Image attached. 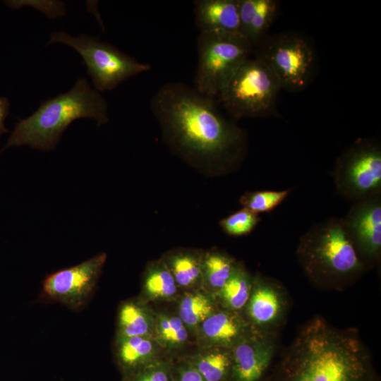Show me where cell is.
Segmentation results:
<instances>
[{
    "label": "cell",
    "instance_id": "obj_24",
    "mask_svg": "<svg viewBox=\"0 0 381 381\" xmlns=\"http://www.w3.org/2000/svg\"><path fill=\"white\" fill-rule=\"evenodd\" d=\"M252 283L253 277L242 263L237 262L225 284L214 296L219 306L243 313Z\"/></svg>",
    "mask_w": 381,
    "mask_h": 381
},
{
    "label": "cell",
    "instance_id": "obj_15",
    "mask_svg": "<svg viewBox=\"0 0 381 381\" xmlns=\"http://www.w3.org/2000/svg\"><path fill=\"white\" fill-rule=\"evenodd\" d=\"M114 355L122 377L131 375L164 356L152 337L115 336Z\"/></svg>",
    "mask_w": 381,
    "mask_h": 381
},
{
    "label": "cell",
    "instance_id": "obj_7",
    "mask_svg": "<svg viewBox=\"0 0 381 381\" xmlns=\"http://www.w3.org/2000/svg\"><path fill=\"white\" fill-rule=\"evenodd\" d=\"M53 43L68 45L80 54L95 87L99 91L113 90L124 80L151 68L149 64L140 63L112 44L92 36L74 37L64 32H54L47 45Z\"/></svg>",
    "mask_w": 381,
    "mask_h": 381
},
{
    "label": "cell",
    "instance_id": "obj_8",
    "mask_svg": "<svg viewBox=\"0 0 381 381\" xmlns=\"http://www.w3.org/2000/svg\"><path fill=\"white\" fill-rule=\"evenodd\" d=\"M337 193L354 202L381 193V148L360 139L338 157L332 172Z\"/></svg>",
    "mask_w": 381,
    "mask_h": 381
},
{
    "label": "cell",
    "instance_id": "obj_20",
    "mask_svg": "<svg viewBox=\"0 0 381 381\" xmlns=\"http://www.w3.org/2000/svg\"><path fill=\"white\" fill-rule=\"evenodd\" d=\"M240 32L253 44L265 33L277 11L272 0H238Z\"/></svg>",
    "mask_w": 381,
    "mask_h": 381
},
{
    "label": "cell",
    "instance_id": "obj_19",
    "mask_svg": "<svg viewBox=\"0 0 381 381\" xmlns=\"http://www.w3.org/2000/svg\"><path fill=\"white\" fill-rule=\"evenodd\" d=\"M187 361L207 381H231V349L219 346H198L189 354L179 356Z\"/></svg>",
    "mask_w": 381,
    "mask_h": 381
},
{
    "label": "cell",
    "instance_id": "obj_23",
    "mask_svg": "<svg viewBox=\"0 0 381 381\" xmlns=\"http://www.w3.org/2000/svg\"><path fill=\"white\" fill-rule=\"evenodd\" d=\"M176 301V313L193 337L198 326L220 308L214 296L203 289L183 291Z\"/></svg>",
    "mask_w": 381,
    "mask_h": 381
},
{
    "label": "cell",
    "instance_id": "obj_6",
    "mask_svg": "<svg viewBox=\"0 0 381 381\" xmlns=\"http://www.w3.org/2000/svg\"><path fill=\"white\" fill-rule=\"evenodd\" d=\"M194 88L216 98L228 80L250 57L253 44L241 33L200 32Z\"/></svg>",
    "mask_w": 381,
    "mask_h": 381
},
{
    "label": "cell",
    "instance_id": "obj_27",
    "mask_svg": "<svg viewBox=\"0 0 381 381\" xmlns=\"http://www.w3.org/2000/svg\"><path fill=\"white\" fill-rule=\"evenodd\" d=\"M260 221L258 214L243 208L222 219L219 225L226 234L241 236L250 233Z\"/></svg>",
    "mask_w": 381,
    "mask_h": 381
},
{
    "label": "cell",
    "instance_id": "obj_3",
    "mask_svg": "<svg viewBox=\"0 0 381 381\" xmlns=\"http://www.w3.org/2000/svg\"><path fill=\"white\" fill-rule=\"evenodd\" d=\"M81 118L94 119L98 126L109 121L106 99L84 78H80L67 92L43 101L32 115L20 119L0 152L21 145L52 150L68 126Z\"/></svg>",
    "mask_w": 381,
    "mask_h": 381
},
{
    "label": "cell",
    "instance_id": "obj_9",
    "mask_svg": "<svg viewBox=\"0 0 381 381\" xmlns=\"http://www.w3.org/2000/svg\"><path fill=\"white\" fill-rule=\"evenodd\" d=\"M106 260L107 254L101 253L49 274L42 282L40 299L61 304L71 310H81L93 295Z\"/></svg>",
    "mask_w": 381,
    "mask_h": 381
},
{
    "label": "cell",
    "instance_id": "obj_26",
    "mask_svg": "<svg viewBox=\"0 0 381 381\" xmlns=\"http://www.w3.org/2000/svg\"><path fill=\"white\" fill-rule=\"evenodd\" d=\"M291 190L248 191L241 195V205L255 214L269 212L279 205Z\"/></svg>",
    "mask_w": 381,
    "mask_h": 381
},
{
    "label": "cell",
    "instance_id": "obj_13",
    "mask_svg": "<svg viewBox=\"0 0 381 381\" xmlns=\"http://www.w3.org/2000/svg\"><path fill=\"white\" fill-rule=\"evenodd\" d=\"M287 301L282 288L260 274L253 277L248 302L243 314L258 329L275 332L285 316Z\"/></svg>",
    "mask_w": 381,
    "mask_h": 381
},
{
    "label": "cell",
    "instance_id": "obj_11",
    "mask_svg": "<svg viewBox=\"0 0 381 381\" xmlns=\"http://www.w3.org/2000/svg\"><path fill=\"white\" fill-rule=\"evenodd\" d=\"M342 222L363 262L377 261L381 251L380 195L354 202Z\"/></svg>",
    "mask_w": 381,
    "mask_h": 381
},
{
    "label": "cell",
    "instance_id": "obj_5",
    "mask_svg": "<svg viewBox=\"0 0 381 381\" xmlns=\"http://www.w3.org/2000/svg\"><path fill=\"white\" fill-rule=\"evenodd\" d=\"M280 83L260 56L250 57L215 98L234 118L262 117L272 113Z\"/></svg>",
    "mask_w": 381,
    "mask_h": 381
},
{
    "label": "cell",
    "instance_id": "obj_17",
    "mask_svg": "<svg viewBox=\"0 0 381 381\" xmlns=\"http://www.w3.org/2000/svg\"><path fill=\"white\" fill-rule=\"evenodd\" d=\"M202 250L190 248H177L163 255L162 259L180 292L202 289Z\"/></svg>",
    "mask_w": 381,
    "mask_h": 381
},
{
    "label": "cell",
    "instance_id": "obj_25",
    "mask_svg": "<svg viewBox=\"0 0 381 381\" xmlns=\"http://www.w3.org/2000/svg\"><path fill=\"white\" fill-rule=\"evenodd\" d=\"M237 262L235 258L220 250L212 248L203 251L202 289L215 296L231 276Z\"/></svg>",
    "mask_w": 381,
    "mask_h": 381
},
{
    "label": "cell",
    "instance_id": "obj_12",
    "mask_svg": "<svg viewBox=\"0 0 381 381\" xmlns=\"http://www.w3.org/2000/svg\"><path fill=\"white\" fill-rule=\"evenodd\" d=\"M275 347V332L253 328L230 349L231 381L262 380L270 368Z\"/></svg>",
    "mask_w": 381,
    "mask_h": 381
},
{
    "label": "cell",
    "instance_id": "obj_10",
    "mask_svg": "<svg viewBox=\"0 0 381 381\" xmlns=\"http://www.w3.org/2000/svg\"><path fill=\"white\" fill-rule=\"evenodd\" d=\"M257 56L274 73L282 88L299 90L308 84L313 68L314 54L303 37L282 35L268 41Z\"/></svg>",
    "mask_w": 381,
    "mask_h": 381
},
{
    "label": "cell",
    "instance_id": "obj_16",
    "mask_svg": "<svg viewBox=\"0 0 381 381\" xmlns=\"http://www.w3.org/2000/svg\"><path fill=\"white\" fill-rule=\"evenodd\" d=\"M194 13L200 32H240L238 0H197Z\"/></svg>",
    "mask_w": 381,
    "mask_h": 381
},
{
    "label": "cell",
    "instance_id": "obj_2",
    "mask_svg": "<svg viewBox=\"0 0 381 381\" xmlns=\"http://www.w3.org/2000/svg\"><path fill=\"white\" fill-rule=\"evenodd\" d=\"M267 381H380L373 358L351 329L315 317L296 335Z\"/></svg>",
    "mask_w": 381,
    "mask_h": 381
},
{
    "label": "cell",
    "instance_id": "obj_22",
    "mask_svg": "<svg viewBox=\"0 0 381 381\" xmlns=\"http://www.w3.org/2000/svg\"><path fill=\"white\" fill-rule=\"evenodd\" d=\"M181 292L162 258L150 262L144 271L140 297L149 302H170L177 300Z\"/></svg>",
    "mask_w": 381,
    "mask_h": 381
},
{
    "label": "cell",
    "instance_id": "obj_21",
    "mask_svg": "<svg viewBox=\"0 0 381 381\" xmlns=\"http://www.w3.org/2000/svg\"><path fill=\"white\" fill-rule=\"evenodd\" d=\"M152 338L166 356L174 358L194 337L176 313L159 311L155 312Z\"/></svg>",
    "mask_w": 381,
    "mask_h": 381
},
{
    "label": "cell",
    "instance_id": "obj_1",
    "mask_svg": "<svg viewBox=\"0 0 381 381\" xmlns=\"http://www.w3.org/2000/svg\"><path fill=\"white\" fill-rule=\"evenodd\" d=\"M215 98L194 87L172 82L160 87L151 99L164 140L190 161L226 169L243 155L246 133L219 111Z\"/></svg>",
    "mask_w": 381,
    "mask_h": 381
},
{
    "label": "cell",
    "instance_id": "obj_18",
    "mask_svg": "<svg viewBox=\"0 0 381 381\" xmlns=\"http://www.w3.org/2000/svg\"><path fill=\"white\" fill-rule=\"evenodd\" d=\"M155 312L140 297L122 301L117 310L116 336L152 337Z\"/></svg>",
    "mask_w": 381,
    "mask_h": 381
},
{
    "label": "cell",
    "instance_id": "obj_4",
    "mask_svg": "<svg viewBox=\"0 0 381 381\" xmlns=\"http://www.w3.org/2000/svg\"><path fill=\"white\" fill-rule=\"evenodd\" d=\"M296 254L309 279L321 287L339 288L366 267L343 224L342 218L315 224L299 239Z\"/></svg>",
    "mask_w": 381,
    "mask_h": 381
},
{
    "label": "cell",
    "instance_id": "obj_28",
    "mask_svg": "<svg viewBox=\"0 0 381 381\" xmlns=\"http://www.w3.org/2000/svg\"><path fill=\"white\" fill-rule=\"evenodd\" d=\"M174 358L164 356L121 381H172Z\"/></svg>",
    "mask_w": 381,
    "mask_h": 381
},
{
    "label": "cell",
    "instance_id": "obj_30",
    "mask_svg": "<svg viewBox=\"0 0 381 381\" xmlns=\"http://www.w3.org/2000/svg\"><path fill=\"white\" fill-rule=\"evenodd\" d=\"M10 103L6 97H0V136L8 131L4 126V120L9 114Z\"/></svg>",
    "mask_w": 381,
    "mask_h": 381
},
{
    "label": "cell",
    "instance_id": "obj_14",
    "mask_svg": "<svg viewBox=\"0 0 381 381\" xmlns=\"http://www.w3.org/2000/svg\"><path fill=\"white\" fill-rule=\"evenodd\" d=\"M253 328L243 313L219 308L198 326L194 339L200 347L231 349Z\"/></svg>",
    "mask_w": 381,
    "mask_h": 381
},
{
    "label": "cell",
    "instance_id": "obj_29",
    "mask_svg": "<svg viewBox=\"0 0 381 381\" xmlns=\"http://www.w3.org/2000/svg\"><path fill=\"white\" fill-rule=\"evenodd\" d=\"M172 381H207L199 372L181 357L174 359Z\"/></svg>",
    "mask_w": 381,
    "mask_h": 381
}]
</instances>
